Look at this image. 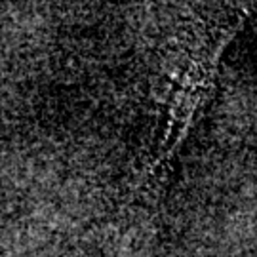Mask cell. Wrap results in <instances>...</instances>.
Listing matches in <instances>:
<instances>
[{
	"instance_id": "6da1fadb",
	"label": "cell",
	"mask_w": 257,
	"mask_h": 257,
	"mask_svg": "<svg viewBox=\"0 0 257 257\" xmlns=\"http://www.w3.org/2000/svg\"><path fill=\"white\" fill-rule=\"evenodd\" d=\"M244 12L223 8L213 12L208 19L196 23L191 38L187 40L185 63L174 80L170 101H168V122L156 162L149 175L147 185L166 183L168 170L179 143L183 141L189 126L196 118L198 110L208 101V95L217 74V63L223 48L242 25Z\"/></svg>"
}]
</instances>
